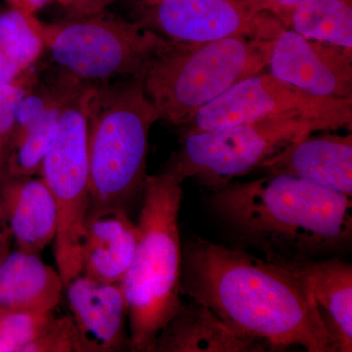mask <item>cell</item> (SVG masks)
<instances>
[{
    "label": "cell",
    "mask_w": 352,
    "mask_h": 352,
    "mask_svg": "<svg viewBox=\"0 0 352 352\" xmlns=\"http://www.w3.org/2000/svg\"><path fill=\"white\" fill-rule=\"evenodd\" d=\"M138 236V226L124 210L88 221L82 245V275L101 283L120 284L133 259Z\"/></svg>",
    "instance_id": "18"
},
{
    "label": "cell",
    "mask_w": 352,
    "mask_h": 352,
    "mask_svg": "<svg viewBox=\"0 0 352 352\" xmlns=\"http://www.w3.org/2000/svg\"><path fill=\"white\" fill-rule=\"evenodd\" d=\"M314 120L330 131L352 126V99L314 96L265 72L238 82L180 126L183 134L274 117Z\"/></svg>",
    "instance_id": "9"
},
{
    "label": "cell",
    "mask_w": 352,
    "mask_h": 352,
    "mask_svg": "<svg viewBox=\"0 0 352 352\" xmlns=\"http://www.w3.org/2000/svg\"><path fill=\"white\" fill-rule=\"evenodd\" d=\"M268 346L229 327L207 305L183 302L162 329L153 352H258Z\"/></svg>",
    "instance_id": "15"
},
{
    "label": "cell",
    "mask_w": 352,
    "mask_h": 352,
    "mask_svg": "<svg viewBox=\"0 0 352 352\" xmlns=\"http://www.w3.org/2000/svg\"><path fill=\"white\" fill-rule=\"evenodd\" d=\"M41 76V72L34 66L23 72L13 82L0 85V185L8 179L18 104Z\"/></svg>",
    "instance_id": "22"
},
{
    "label": "cell",
    "mask_w": 352,
    "mask_h": 352,
    "mask_svg": "<svg viewBox=\"0 0 352 352\" xmlns=\"http://www.w3.org/2000/svg\"><path fill=\"white\" fill-rule=\"evenodd\" d=\"M212 192L210 206L220 222L265 256L320 258L351 249V197L283 175Z\"/></svg>",
    "instance_id": "2"
},
{
    "label": "cell",
    "mask_w": 352,
    "mask_h": 352,
    "mask_svg": "<svg viewBox=\"0 0 352 352\" xmlns=\"http://www.w3.org/2000/svg\"><path fill=\"white\" fill-rule=\"evenodd\" d=\"M52 1L56 0H6L9 6L31 15H36L38 11Z\"/></svg>",
    "instance_id": "29"
},
{
    "label": "cell",
    "mask_w": 352,
    "mask_h": 352,
    "mask_svg": "<svg viewBox=\"0 0 352 352\" xmlns=\"http://www.w3.org/2000/svg\"><path fill=\"white\" fill-rule=\"evenodd\" d=\"M259 170L289 175L352 195V135H308L266 160Z\"/></svg>",
    "instance_id": "14"
},
{
    "label": "cell",
    "mask_w": 352,
    "mask_h": 352,
    "mask_svg": "<svg viewBox=\"0 0 352 352\" xmlns=\"http://www.w3.org/2000/svg\"><path fill=\"white\" fill-rule=\"evenodd\" d=\"M182 184L164 170L146 180L136 222L138 245L120 283L126 302L131 351L153 352L157 335L183 303L179 231Z\"/></svg>",
    "instance_id": "3"
},
{
    "label": "cell",
    "mask_w": 352,
    "mask_h": 352,
    "mask_svg": "<svg viewBox=\"0 0 352 352\" xmlns=\"http://www.w3.org/2000/svg\"><path fill=\"white\" fill-rule=\"evenodd\" d=\"M41 32L58 69L90 83L142 80L150 60L171 43L106 10L41 22Z\"/></svg>",
    "instance_id": "6"
},
{
    "label": "cell",
    "mask_w": 352,
    "mask_h": 352,
    "mask_svg": "<svg viewBox=\"0 0 352 352\" xmlns=\"http://www.w3.org/2000/svg\"><path fill=\"white\" fill-rule=\"evenodd\" d=\"M92 88V83H87L65 106L56 140L39 173L57 206L55 259L65 288L82 273V245L90 197L87 129Z\"/></svg>",
    "instance_id": "8"
},
{
    "label": "cell",
    "mask_w": 352,
    "mask_h": 352,
    "mask_svg": "<svg viewBox=\"0 0 352 352\" xmlns=\"http://www.w3.org/2000/svg\"><path fill=\"white\" fill-rule=\"evenodd\" d=\"M160 120L142 80L94 83L88 108L90 197L87 223L129 212L142 197L153 124Z\"/></svg>",
    "instance_id": "4"
},
{
    "label": "cell",
    "mask_w": 352,
    "mask_h": 352,
    "mask_svg": "<svg viewBox=\"0 0 352 352\" xmlns=\"http://www.w3.org/2000/svg\"><path fill=\"white\" fill-rule=\"evenodd\" d=\"M0 201L17 250L38 254L56 237V203L43 178L9 177L0 185Z\"/></svg>",
    "instance_id": "16"
},
{
    "label": "cell",
    "mask_w": 352,
    "mask_h": 352,
    "mask_svg": "<svg viewBox=\"0 0 352 352\" xmlns=\"http://www.w3.org/2000/svg\"><path fill=\"white\" fill-rule=\"evenodd\" d=\"M23 352H82L72 316L53 317Z\"/></svg>",
    "instance_id": "24"
},
{
    "label": "cell",
    "mask_w": 352,
    "mask_h": 352,
    "mask_svg": "<svg viewBox=\"0 0 352 352\" xmlns=\"http://www.w3.org/2000/svg\"><path fill=\"white\" fill-rule=\"evenodd\" d=\"M318 131H329L314 120L286 116L183 134L179 149L163 170L182 182L193 178L214 191L259 168L287 146Z\"/></svg>",
    "instance_id": "7"
},
{
    "label": "cell",
    "mask_w": 352,
    "mask_h": 352,
    "mask_svg": "<svg viewBox=\"0 0 352 352\" xmlns=\"http://www.w3.org/2000/svg\"><path fill=\"white\" fill-rule=\"evenodd\" d=\"M265 259L288 271L305 285L332 333L338 352H351V263L342 256L285 258L267 256Z\"/></svg>",
    "instance_id": "13"
},
{
    "label": "cell",
    "mask_w": 352,
    "mask_h": 352,
    "mask_svg": "<svg viewBox=\"0 0 352 352\" xmlns=\"http://www.w3.org/2000/svg\"><path fill=\"white\" fill-rule=\"evenodd\" d=\"M82 352L129 349L127 308L120 284L80 275L65 288Z\"/></svg>",
    "instance_id": "12"
},
{
    "label": "cell",
    "mask_w": 352,
    "mask_h": 352,
    "mask_svg": "<svg viewBox=\"0 0 352 352\" xmlns=\"http://www.w3.org/2000/svg\"><path fill=\"white\" fill-rule=\"evenodd\" d=\"M182 295L268 349L338 352L311 294L276 264L201 238L182 248Z\"/></svg>",
    "instance_id": "1"
},
{
    "label": "cell",
    "mask_w": 352,
    "mask_h": 352,
    "mask_svg": "<svg viewBox=\"0 0 352 352\" xmlns=\"http://www.w3.org/2000/svg\"><path fill=\"white\" fill-rule=\"evenodd\" d=\"M270 73L307 94L352 99V50L285 29L271 50Z\"/></svg>",
    "instance_id": "11"
},
{
    "label": "cell",
    "mask_w": 352,
    "mask_h": 352,
    "mask_svg": "<svg viewBox=\"0 0 352 352\" xmlns=\"http://www.w3.org/2000/svg\"><path fill=\"white\" fill-rule=\"evenodd\" d=\"M13 237L10 227L7 221L6 212L0 201V263L8 256L11 252V243Z\"/></svg>",
    "instance_id": "27"
},
{
    "label": "cell",
    "mask_w": 352,
    "mask_h": 352,
    "mask_svg": "<svg viewBox=\"0 0 352 352\" xmlns=\"http://www.w3.org/2000/svg\"><path fill=\"white\" fill-rule=\"evenodd\" d=\"M0 50L20 71L36 66L46 50L41 21L9 6L0 9Z\"/></svg>",
    "instance_id": "20"
},
{
    "label": "cell",
    "mask_w": 352,
    "mask_h": 352,
    "mask_svg": "<svg viewBox=\"0 0 352 352\" xmlns=\"http://www.w3.org/2000/svg\"><path fill=\"white\" fill-rule=\"evenodd\" d=\"M64 292L59 271L38 254L16 250L0 263V312H52Z\"/></svg>",
    "instance_id": "17"
},
{
    "label": "cell",
    "mask_w": 352,
    "mask_h": 352,
    "mask_svg": "<svg viewBox=\"0 0 352 352\" xmlns=\"http://www.w3.org/2000/svg\"><path fill=\"white\" fill-rule=\"evenodd\" d=\"M274 41L234 36L204 43L171 41L150 60L142 78L160 120L180 127L238 82L263 73Z\"/></svg>",
    "instance_id": "5"
},
{
    "label": "cell",
    "mask_w": 352,
    "mask_h": 352,
    "mask_svg": "<svg viewBox=\"0 0 352 352\" xmlns=\"http://www.w3.org/2000/svg\"><path fill=\"white\" fill-rule=\"evenodd\" d=\"M251 15L270 13L279 19L283 14L307 0H235Z\"/></svg>",
    "instance_id": "25"
},
{
    "label": "cell",
    "mask_w": 352,
    "mask_h": 352,
    "mask_svg": "<svg viewBox=\"0 0 352 352\" xmlns=\"http://www.w3.org/2000/svg\"><path fill=\"white\" fill-rule=\"evenodd\" d=\"M54 317L52 312H0V352H23Z\"/></svg>",
    "instance_id": "23"
},
{
    "label": "cell",
    "mask_w": 352,
    "mask_h": 352,
    "mask_svg": "<svg viewBox=\"0 0 352 352\" xmlns=\"http://www.w3.org/2000/svg\"><path fill=\"white\" fill-rule=\"evenodd\" d=\"M156 1L157 0H138L139 6H147V4H151Z\"/></svg>",
    "instance_id": "30"
},
{
    "label": "cell",
    "mask_w": 352,
    "mask_h": 352,
    "mask_svg": "<svg viewBox=\"0 0 352 352\" xmlns=\"http://www.w3.org/2000/svg\"><path fill=\"white\" fill-rule=\"evenodd\" d=\"M22 73L0 50V85L13 82Z\"/></svg>",
    "instance_id": "28"
},
{
    "label": "cell",
    "mask_w": 352,
    "mask_h": 352,
    "mask_svg": "<svg viewBox=\"0 0 352 352\" xmlns=\"http://www.w3.org/2000/svg\"><path fill=\"white\" fill-rule=\"evenodd\" d=\"M67 104L53 109L14 145L8 178L39 176L44 159L56 140L62 111Z\"/></svg>",
    "instance_id": "21"
},
{
    "label": "cell",
    "mask_w": 352,
    "mask_h": 352,
    "mask_svg": "<svg viewBox=\"0 0 352 352\" xmlns=\"http://www.w3.org/2000/svg\"><path fill=\"white\" fill-rule=\"evenodd\" d=\"M66 8L72 16L87 15L106 10L116 0H56Z\"/></svg>",
    "instance_id": "26"
},
{
    "label": "cell",
    "mask_w": 352,
    "mask_h": 352,
    "mask_svg": "<svg viewBox=\"0 0 352 352\" xmlns=\"http://www.w3.org/2000/svg\"><path fill=\"white\" fill-rule=\"evenodd\" d=\"M136 22L177 43L234 36L274 41L286 29L272 14L251 15L235 0H157L139 6Z\"/></svg>",
    "instance_id": "10"
},
{
    "label": "cell",
    "mask_w": 352,
    "mask_h": 352,
    "mask_svg": "<svg viewBox=\"0 0 352 352\" xmlns=\"http://www.w3.org/2000/svg\"><path fill=\"white\" fill-rule=\"evenodd\" d=\"M279 20L305 38L352 50V0H307Z\"/></svg>",
    "instance_id": "19"
}]
</instances>
